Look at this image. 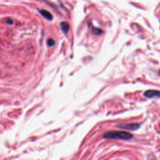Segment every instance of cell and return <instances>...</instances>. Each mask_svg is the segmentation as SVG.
Segmentation results:
<instances>
[{"label": "cell", "instance_id": "277c9868", "mask_svg": "<svg viewBox=\"0 0 160 160\" xmlns=\"http://www.w3.org/2000/svg\"><path fill=\"white\" fill-rule=\"evenodd\" d=\"M40 13L42 16H43L45 18L48 19V20L53 19V16L49 12H48V11L45 9H41L40 11Z\"/></svg>", "mask_w": 160, "mask_h": 160}, {"label": "cell", "instance_id": "8992f818", "mask_svg": "<svg viewBox=\"0 0 160 160\" xmlns=\"http://www.w3.org/2000/svg\"><path fill=\"white\" fill-rule=\"evenodd\" d=\"M48 45L50 46H53L55 45V41L52 40V39H49L48 40Z\"/></svg>", "mask_w": 160, "mask_h": 160}, {"label": "cell", "instance_id": "3957f363", "mask_svg": "<svg viewBox=\"0 0 160 160\" xmlns=\"http://www.w3.org/2000/svg\"><path fill=\"white\" fill-rule=\"evenodd\" d=\"M145 96L147 98H153L154 97L160 98V92L157 90H148L145 93Z\"/></svg>", "mask_w": 160, "mask_h": 160}, {"label": "cell", "instance_id": "7a4b0ae2", "mask_svg": "<svg viewBox=\"0 0 160 160\" xmlns=\"http://www.w3.org/2000/svg\"><path fill=\"white\" fill-rule=\"evenodd\" d=\"M120 128L130 130V131H135L140 128V125L138 123H130V124H123L117 126Z\"/></svg>", "mask_w": 160, "mask_h": 160}, {"label": "cell", "instance_id": "6da1fadb", "mask_svg": "<svg viewBox=\"0 0 160 160\" xmlns=\"http://www.w3.org/2000/svg\"><path fill=\"white\" fill-rule=\"evenodd\" d=\"M105 139H120L123 140H129L133 138L131 133L126 131H111L106 133L103 135Z\"/></svg>", "mask_w": 160, "mask_h": 160}, {"label": "cell", "instance_id": "5b68a950", "mask_svg": "<svg viewBox=\"0 0 160 160\" xmlns=\"http://www.w3.org/2000/svg\"><path fill=\"white\" fill-rule=\"evenodd\" d=\"M61 29L62 31L64 32V33L66 34L69 30H70V25H69L67 22L65 21V22H62L61 23Z\"/></svg>", "mask_w": 160, "mask_h": 160}, {"label": "cell", "instance_id": "52a82bcc", "mask_svg": "<svg viewBox=\"0 0 160 160\" xmlns=\"http://www.w3.org/2000/svg\"><path fill=\"white\" fill-rule=\"evenodd\" d=\"M159 73H160V72H159Z\"/></svg>", "mask_w": 160, "mask_h": 160}]
</instances>
